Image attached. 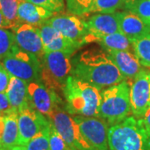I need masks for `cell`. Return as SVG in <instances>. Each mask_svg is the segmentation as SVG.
Listing matches in <instances>:
<instances>
[{"instance_id":"9c48e42d","label":"cell","mask_w":150,"mask_h":150,"mask_svg":"<svg viewBox=\"0 0 150 150\" xmlns=\"http://www.w3.org/2000/svg\"><path fill=\"white\" fill-rule=\"evenodd\" d=\"M50 124V120L29 105L18 112V145L25 146Z\"/></svg>"},{"instance_id":"836d02e7","label":"cell","mask_w":150,"mask_h":150,"mask_svg":"<svg viewBox=\"0 0 150 150\" xmlns=\"http://www.w3.org/2000/svg\"><path fill=\"white\" fill-rule=\"evenodd\" d=\"M136 0H124V3H123V8L125 10H129L130 8V7L134 4V3Z\"/></svg>"},{"instance_id":"ab89813d","label":"cell","mask_w":150,"mask_h":150,"mask_svg":"<svg viewBox=\"0 0 150 150\" xmlns=\"http://www.w3.org/2000/svg\"><path fill=\"white\" fill-rule=\"evenodd\" d=\"M0 150H8V149H0Z\"/></svg>"},{"instance_id":"5b68a950","label":"cell","mask_w":150,"mask_h":150,"mask_svg":"<svg viewBox=\"0 0 150 150\" xmlns=\"http://www.w3.org/2000/svg\"><path fill=\"white\" fill-rule=\"evenodd\" d=\"M71 55L64 52H46L41 60V80L55 91H62L72 73Z\"/></svg>"},{"instance_id":"8fae6325","label":"cell","mask_w":150,"mask_h":150,"mask_svg":"<svg viewBox=\"0 0 150 150\" xmlns=\"http://www.w3.org/2000/svg\"><path fill=\"white\" fill-rule=\"evenodd\" d=\"M82 134L95 150H108V125L100 118L74 116Z\"/></svg>"},{"instance_id":"ffe728a7","label":"cell","mask_w":150,"mask_h":150,"mask_svg":"<svg viewBox=\"0 0 150 150\" xmlns=\"http://www.w3.org/2000/svg\"><path fill=\"white\" fill-rule=\"evenodd\" d=\"M4 115V125L1 137L4 149H10L18 145V112L11 111Z\"/></svg>"},{"instance_id":"1f68e13d","label":"cell","mask_w":150,"mask_h":150,"mask_svg":"<svg viewBox=\"0 0 150 150\" xmlns=\"http://www.w3.org/2000/svg\"><path fill=\"white\" fill-rule=\"evenodd\" d=\"M0 110L4 114H6L11 111H13L11 108L8 98L6 93H0Z\"/></svg>"},{"instance_id":"5bb4252c","label":"cell","mask_w":150,"mask_h":150,"mask_svg":"<svg viewBox=\"0 0 150 150\" xmlns=\"http://www.w3.org/2000/svg\"><path fill=\"white\" fill-rule=\"evenodd\" d=\"M15 44L18 48L36 56L40 61L43 59V42L39 28L28 23H20L13 29Z\"/></svg>"},{"instance_id":"d4e9b609","label":"cell","mask_w":150,"mask_h":150,"mask_svg":"<svg viewBox=\"0 0 150 150\" xmlns=\"http://www.w3.org/2000/svg\"><path fill=\"white\" fill-rule=\"evenodd\" d=\"M49 130L50 124L34 136L24 147L25 150H50L49 148Z\"/></svg>"},{"instance_id":"2e32d148","label":"cell","mask_w":150,"mask_h":150,"mask_svg":"<svg viewBox=\"0 0 150 150\" xmlns=\"http://www.w3.org/2000/svg\"><path fill=\"white\" fill-rule=\"evenodd\" d=\"M119 24V31L131 41L150 33V27L139 17L129 10L116 12Z\"/></svg>"},{"instance_id":"4dcf8cb0","label":"cell","mask_w":150,"mask_h":150,"mask_svg":"<svg viewBox=\"0 0 150 150\" xmlns=\"http://www.w3.org/2000/svg\"><path fill=\"white\" fill-rule=\"evenodd\" d=\"M11 75L0 62V93H6L9 84Z\"/></svg>"},{"instance_id":"8d00e7d4","label":"cell","mask_w":150,"mask_h":150,"mask_svg":"<svg viewBox=\"0 0 150 150\" xmlns=\"http://www.w3.org/2000/svg\"><path fill=\"white\" fill-rule=\"evenodd\" d=\"M4 149V146H3V144H2V140L0 139V149Z\"/></svg>"},{"instance_id":"e0dca14e","label":"cell","mask_w":150,"mask_h":150,"mask_svg":"<svg viewBox=\"0 0 150 150\" xmlns=\"http://www.w3.org/2000/svg\"><path fill=\"white\" fill-rule=\"evenodd\" d=\"M106 53L109 59L118 68L124 79L134 80V79L144 69L140 64L135 55L129 51L122 50H108Z\"/></svg>"},{"instance_id":"e575fe53","label":"cell","mask_w":150,"mask_h":150,"mask_svg":"<svg viewBox=\"0 0 150 150\" xmlns=\"http://www.w3.org/2000/svg\"><path fill=\"white\" fill-rule=\"evenodd\" d=\"M0 28H7L6 22L4 20V18L3 14L1 13V12H0Z\"/></svg>"},{"instance_id":"3957f363","label":"cell","mask_w":150,"mask_h":150,"mask_svg":"<svg viewBox=\"0 0 150 150\" xmlns=\"http://www.w3.org/2000/svg\"><path fill=\"white\" fill-rule=\"evenodd\" d=\"M108 150H150V129L143 118L128 117L108 128Z\"/></svg>"},{"instance_id":"7402d4cb","label":"cell","mask_w":150,"mask_h":150,"mask_svg":"<svg viewBox=\"0 0 150 150\" xmlns=\"http://www.w3.org/2000/svg\"><path fill=\"white\" fill-rule=\"evenodd\" d=\"M18 0H0V12L6 22L7 29H13L21 23L18 18Z\"/></svg>"},{"instance_id":"cb8c5ba5","label":"cell","mask_w":150,"mask_h":150,"mask_svg":"<svg viewBox=\"0 0 150 150\" xmlns=\"http://www.w3.org/2000/svg\"><path fill=\"white\" fill-rule=\"evenodd\" d=\"M123 3L124 0H93L88 13H115L119 8H123Z\"/></svg>"},{"instance_id":"74e56055","label":"cell","mask_w":150,"mask_h":150,"mask_svg":"<svg viewBox=\"0 0 150 150\" xmlns=\"http://www.w3.org/2000/svg\"><path fill=\"white\" fill-rule=\"evenodd\" d=\"M24 1H27V0H18V2L20 4V3H22V2H24Z\"/></svg>"},{"instance_id":"52a82bcc","label":"cell","mask_w":150,"mask_h":150,"mask_svg":"<svg viewBox=\"0 0 150 150\" xmlns=\"http://www.w3.org/2000/svg\"><path fill=\"white\" fill-rule=\"evenodd\" d=\"M49 120L71 150H95L82 134L74 117L61 108L54 112Z\"/></svg>"},{"instance_id":"ac0fdd59","label":"cell","mask_w":150,"mask_h":150,"mask_svg":"<svg viewBox=\"0 0 150 150\" xmlns=\"http://www.w3.org/2000/svg\"><path fill=\"white\" fill-rule=\"evenodd\" d=\"M54 15L52 12L28 1L20 3L18 8V18L21 23H28L38 28Z\"/></svg>"},{"instance_id":"d590c367","label":"cell","mask_w":150,"mask_h":150,"mask_svg":"<svg viewBox=\"0 0 150 150\" xmlns=\"http://www.w3.org/2000/svg\"><path fill=\"white\" fill-rule=\"evenodd\" d=\"M8 150H25V149H24L23 146H21V145H16V146L11 148L10 149Z\"/></svg>"},{"instance_id":"4fadbf2b","label":"cell","mask_w":150,"mask_h":150,"mask_svg":"<svg viewBox=\"0 0 150 150\" xmlns=\"http://www.w3.org/2000/svg\"><path fill=\"white\" fill-rule=\"evenodd\" d=\"M88 34L84 44L97 43L98 39L112 33L120 32L118 16L116 12L112 13H96L87 21Z\"/></svg>"},{"instance_id":"83f0119b","label":"cell","mask_w":150,"mask_h":150,"mask_svg":"<svg viewBox=\"0 0 150 150\" xmlns=\"http://www.w3.org/2000/svg\"><path fill=\"white\" fill-rule=\"evenodd\" d=\"M129 10L138 15L150 27V0H136Z\"/></svg>"},{"instance_id":"7c38bea8","label":"cell","mask_w":150,"mask_h":150,"mask_svg":"<svg viewBox=\"0 0 150 150\" xmlns=\"http://www.w3.org/2000/svg\"><path fill=\"white\" fill-rule=\"evenodd\" d=\"M46 22L80 48L85 45L84 39L88 34L87 23L81 16L72 13L54 15Z\"/></svg>"},{"instance_id":"f546056e","label":"cell","mask_w":150,"mask_h":150,"mask_svg":"<svg viewBox=\"0 0 150 150\" xmlns=\"http://www.w3.org/2000/svg\"><path fill=\"white\" fill-rule=\"evenodd\" d=\"M28 2L40 6L53 13L64 12L65 8L64 0H27Z\"/></svg>"},{"instance_id":"8992f818","label":"cell","mask_w":150,"mask_h":150,"mask_svg":"<svg viewBox=\"0 0 150 150\" xmlns=\"http://www.w3.org/2000/svg\"><path fill=\"white\" fill-rule=\"evenodd\" d=\"M0 62L11 76L28 83L41 80V61L33 54L20 49L16 44Z\"/></svg>"},{"instance_id":"ba28073f","label":"cell","mask_w":150,"mask_h":150,"mask_svg":"<svg viewBox=\"0 0 150 150\" xmlns=\"http://www.w3.org/2000/svg\"><path fill=\"white\" fill-rule=\"evenodd\" d=\"M28 90L31 106L48 119L61 108L62 100L57 92L47 87L42 80L28 83Z\"/></svg>"},{"instance_id":"f35d334b","label":"cell","mask_w":150,"mask_h":150,"mask_svg":"<svg viewBox=\"0 0 150 150\" xmlns=\"http://www.w3.org/2000/svg\"><path fill=\"white\" fill-rule=\"evenodd\" d=\"M2 115H4V113L2 112V111L0 110V116H2Z\"/></svg>"},{"instance_id":"9a60e30c","label":"cell","mask_w":150,"mask_h":150,"mask_svg":"<svg viewBox=\"0 0 150 150\" xmlns=\"http://www.w3.org/2000/svg\"><path fill=\"white\" fill-rule=\"evenodd\" d=\"M39 31L43 42L44 53L59 51L72 56L79 48H80L77 43L64 36L47 22H45L43 25L39 27Z\"/></svg>"},{"instance_id":"44dd1931","label":"cell","mask_w":150,"mask_h":150,"mask_svg":"<svg viewBox=\"0 0 150 150\" xmlns=\"http://www.w3.org/2000/svg\"><path fill=\"white\" fill-rule=\"evenodd\" d=\"M103 50H122V51H134L133 43L122 33L118 32L106 35L101 38L97 42ZM133 53V52H132Z\"/></svg>"},{"instance_id":"d6a6232c","label":"cell","mask_w":150,"mask_h":150,"mask_svg":"<svg viewBox=\"0 0 150 150\" xmlns=\"http://www.w3.org/2000/svg\"><path fill=\"white\" fill-rule=\"evenodd\" d=\"M144 121L145 124L148 126V128L150 129V108L147 111V112L145 113V115L144 116Z\"/></svg>"},{"instance_id":"277c9868","label":"cell","mask_w":150,"mask_h":150,"mask_svg":"<svg viewBox=\"0 0 150 150\" xmlns=\"http://www.w3.org/2000/svg\"><path fill=\"white\" fill-rule=\"evenodd\" d=\"M131 112L130 85L127 80L101 92L99 118L109 127L123 121Z\"/></svg>"},{"instance_id":"30bf717a","label":"cell","mask_w":150,"mask_h":150,"mask_svg":"<svg viewBox=\"0 0 150 150\" xmlns=\"http://www.w3.org/2000/svg\"><path fill=\"white\" fill-rule=\"evenodd\" d=\"M131 113L137 118H143L150 108V71L143 70L130 85Z\"/></svg>"},{"instance_id":"4316f807","label":"cell","mask_w":150,"mask_h":150,"mask_svg":"<svg viewBox=\"0 0 150 150\" xmlns=\"http://www.w3.org/2000/svg\"><path fill=\"white\" fill-rule=\"evenodd\" d=\"M93 0H67V9L69 13L84 16L88 13Z\"/></svg>"},{"instance_id":"7a4b0ae2","label":"cell","mask_w":150,"mask_h":150,"mask_svg":"<svg viewBox=\"0 0 150 150\" xmlns=\"http://www.w3.org/2000/svg\"><path fill=\"white\" fill-rule=\"evenodd\" d=\"M65 111L70 115L99 118L101 89L70 75L63 89Z\"/></svg>"},{"instance_id":"f1b7e54d","label":"cell","mask_w":150,"mask_h":150,"mask_svg":"<svg viewBox=\"0 0 150 150\" xmlns=\"http://www.w3.org/2000/svg\"><path fill=\"white\" fill-rule=\"evenodd\" d=\"M49 148L50 150H71L63 137L54 128L51 121L49 130Z\"/></svg>"},{"instance_id":"484cf974","label":"cell","mask_w":150,"mask_h":150,"mask_svg":"<svg viewBox=\"0 0 150 150\" xmlns=\"http://www.w3.org/2000/svg\"><path fill=\"white\" fill-rule=\"evenodd\" d=\"M15 45L14 34L7 28H0V61L9 54Z\"/></svg>"},{"instance_id":"6da1fadb","label":"cell","mask_w":150,"mask_h":150,"mask_svg":"<svg viewBox=\"0 0 150 150\" xmlns=\"http://www.w3.org/2000/svg\"><path fill=\"white\" fill-rule=\"evenodd\" d=\"M71 75L100 89L118 84L124 78L105 50L91 48L74 60Z\"/></svg>"},{"instance_id":"d6986e66","label":"cell","mask_w":150,"mask_h":150,"mask_svg":"<svg viewBox=\"0 0 150 150\" xmlns=\"http://www.w3.org/2000/svg\"><path fill=\"white\" fill-rule=\"evenodd\" d=\"M6 94L12 109L15 112H18L23 108L31 105L28 96V83L18 78L11 76Z\"/></svg>"},{"instance_id":"603a6c76","label":"cell","mask_w":150,"mask_h":150,"mask_svg":"<svg viewBox=\"0 0 150 150\" xmlns=\"http://www.w3.org/2000/svg\"><path fill=\"white\" fill-rule=\"evenodd\" d=\"M134 54L142 66L150 68V33L132 41Z\"/></svg>"}]
</instances>
